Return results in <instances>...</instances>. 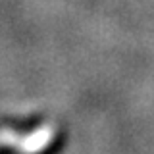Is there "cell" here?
<instances>
[{
    "label": "cell",
    "mask_w": 154,
    "mask_h": 154,
    "mask_svg": "<svg viewBox=\"0 0 154 154\" xmlns=\"http://www.w3.org/2000/svg\"><path fill=\"white\" fill-rule=\"evenodd\" d=\"M54 137V129L52 127H41L37 133L29 135L27 141H25V150H42L45 146H48Z\"/></svg>",
    "instance_id": "1"
}]
</instances>
